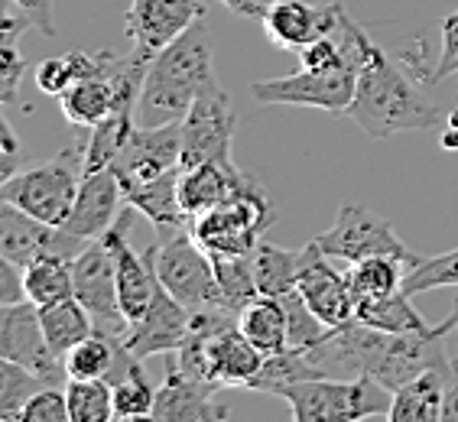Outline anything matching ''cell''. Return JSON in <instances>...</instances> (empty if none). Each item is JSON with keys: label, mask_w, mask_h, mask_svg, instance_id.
Here are the masks:
<instances>
[{"label": "cell", "mask_w": 458, "mask_h": 422, "mask_svg": "<svg viewBox=\"0 0 458 422\" xmlns=\"http://www.w3.org/2000/svg\"><path fill=\"white\" fill-rule=\"evenodd\" d=\"M280 302H283V308H286V318H290V348L306 351V348H312L316 342H322V334L328 332V325L306 306L300 286L290 290L286 296H280Z\"/></svg>", "instance_id": "39"}, {"label": "cell", "mask_w": 458, "mask_h": 422, "mask_svg": "<svg viewBox=\"0 0 458 422\" xmlns=\"http://www.w3.org/2000/svg\"><path fill=\"white\" fill-rule=\"evenodd\" d=\"M302 257H306V247L302 250H283V247L260 241V247L254 250V273H257V290H260V296L280 300L290 290H296Z\"/></svg>", "instance_id": "29"}, {"label": "cell", "mask_w": 458, "mask_h": 422, "mask_svg": "<svg viewBox=\"0 0 458 422\" xmlns=\"http://www.w3.org/2000/svg\"><path fill=\"white\" fill-rule=\"evenodd\" d=\"M192 328V308H185L173 292L159 283L157 296H153L150 308L143 312V318L131 322L123 342L140 361L153 358V354H176L189 338Z\"/></svg>", "instance_id": "17"}, {"label": "cell", "mask_w": 458, "mask_h": 422, "mask_svg": "<svg viewBox=\"0 0 458 422\" xmlns=\"http://www.w3.org/2000/svg\"><path fill=\"white\" fill-rule=\"evenodd\" d=\"M43 387H53V384H46L43 377H36L33 370L0 358V419L17 422L20 409L27 406V400L33 393H39Z\"/></svg>", "instance_id": "36"}, {"label": "cell", "mask_w": 458, "mask_h": 422, "mask_svg": "<svg viewBox=\"0 0 458 422\" xmlns=\"http://www.w3.org/2000/svg\"><path fill=\"white\" fill-rule=\"evenodd\" d=\"M449 75H458V10H452L442 20V53L436 59V69L426 75V85L449 79Z\"/></svg>", "instance_id": "41"}, {"label": "cell", "mask_w": 458, "mask_h": 422, "mask_svg": "<svg viewBox=\"0 0 458 422\" xmlns=\"http://www.w3.org/2000/svg\"><path fill=\"white\" fill-rule=\"evenodd\" d=\"M133 127H137V114H127V111H114L101 123H95L91 137L85 140V173L111 169V163L123 150V143L133 133Z\"/></svg>", "instance_id": "33"}, {"label": "cell", "mask_w": 458, "mask_h": 422, "mask_svg": "<svg viewBox=\"0 0 458 422\" xmlns=\"http://www.w3.org/2000/svg\"><path fill=\"white\" fill-rule=\"evenodd\" d=\"M0 358L33 370L36 377H43L53 387L69 380L65 358H59L49 348L43 332V318H39V306L30 300L13 302V306H0Z\"/></svg>", "instance_id": "10"}, {"label": "cell", "mask_w": 458, "mask_h": 422, "mask_svg": "<svg viewBox=\"0 0 458 422\" xmlns=\"http://www.w3.org/2000/svg\"><path fill=\"white\" fill-rule=\"evenodd\" d=\"M17 422H72L65 387H43L39 393H33L20 409Z\"/></svg>", "instance_id": "40"}, {"label": "cell", "mask_w": 458, "mask_h": 422, "mask_svg": "<svg viewBox=\"0 0 458 422\" xmlns=\"http://www.w3.org/2000/svg\"><path fill=\"white\" fill-rule=\"evenodd\" d=\"M10 4L30 20L33 30H39L43 36H55V17H53L55 0H10Z\"/></svg>", "instance_id": "43"}, {"label": "cell", "mask_w": 458, "mask_h": 422, "mask_svg": "<svg viewBox=\"0 0 458 422\" xmlns=\"http://www.w3.org/2000/svg\"><path fill=\"white\" fill-rule=\"evenodd\" d=\"M445 127H458V111H449V117H445Z\"/></svg>", "instance_id": "48"}, {"label": "cell", "mask_w": 458, "mask_h": 422, "mask_svg": "<svg viewBox=\"0 0 458 422\" xmlns=\"http://www.w3.org/2000/svg\"><path fill=\"white\" fill-rule=\"evenodd\" d=\"M215 273H218L221 308H228L234 316H241L260 296V290H257V273H254V254L215 257Z\"/></svg>", "instance_id": "32"}, {"label": "cell", "mask_w": 458, "mask_h": 422, "mask_svg": "<svg viewBox=\"0 0 458 422\" xmlns=\"http://www.w3.org/2000/svg\"><path fill=\"white\" fill-rule=\"evenodd\" d=\"M442 422H458V370L449 367L445 374V403H442Z\"/></svg>", "instance_id": "44"}, {"label": "cell", "mask_w": 458, "mask_h": 422, "mask_svg": "<svg viewBox=\"0 0 458 422\" xmlns=\"http://www.w3.org/2000/svg\"><path fill=\"white\" fill-rule=\"evenodd\" d=\"M179 166H182V121L159 123V127L137 123L127 143H123V150L111 163L123 189L166 176Z\"/></svg>", "instance_id": "13"}, {"label": "cell", "mask_w": 458, "mask_h": 422, "mask_svg": "<svg viewBox=\"0 0 458 422\" xmlns=\"http://www.w3.org/2000/svg\"><path fill=\"white\" fill-rule=\"evenodd\" d=\"M27 27H30V20L7 0L4 23H0V30H4V33H0V95H4V105H13V101H17L20 79L27 75V59L20 53V33Z\"/></svg>", "instance_id": "31"}, {"label": "cell", "mask_w": 458, "mask_h": 422, "mask_svg": "<svg viewBox=\"0 0 458 422\" xmlns=\"http://www.w3.org/2000/svg\"><path fill=\"white\" fill-rule=\"evenodd\" d=\"M166 358V377L163 387L157 390V406H153V419L157 422H218L228 419L231 409L218 403V387L192 377L179 367L176 354H163Z\"/></svg>", "instance_id": "16"}, {"label": "cell", "mask_w": 458, "mask_h": 422, "mask_svg": "<svg viewBox=\"0 0 458 422\" xmlns=\"http://www.w3.org/2000/svg\"><path fill=\"white\" fill-rule=\"evenodd\" d=\"M75 273V300L89 308L95 328L111 334H127L131 322L123 318L121 300H117V266L114 254L105 241L98 238L72 260Z\"/></svg>", "instance_id": "12"}, {"label": "cell", "mask_w": 458, "mask_h": 422, "mask_svg": "<svg viewBox=\"0 0 458 422\" xmlns=\"http://www.w3.org/2000/svg\"><path fill=\"white\" fill-rule=\"evenodd\" d=\"M212 81H218V75H215V43L205 17L192 30H185L176 43L159 49L157 59L150 62L140 101H137V123L159 127V123L182 121L192 101Z\"/></svg>", "instance_id": "2"}, {"label": "cell", "mask_w": 458, "mask_h": 422, "mask_svg": "<svg viewBox=\"0 0 458 422\" xmlns=\"http://www.w3.org/2000/svg\"><path fill=\"white\" fill-rule=\"evenodd\" d=\"M153 406H157V390L143 374V361L114 384V419H153Z\"/></svg>", "instance_id": "37"}, {"label": "cell", "mask_w": 458, "mask_h": 422, "mask_svg": "<svg viewBox=\"0 0 458 422\" xmlns=\"http://www.w3.org/2000/svg\"><path fill=\"white\" fill-rule=\"evenodd\" d=\"M121 202H123V185L114 176V169L85 173L79 198L72 205V215L55 231V254L75 260L91 241L105 238V231L114 224L117 215L123 211Z\"/></svg>", "instance_id": "9"}, {"label": "cell", "mask_w": 458, "mask_h": 422, "mask_svg": "<svg viewBox=\"0 0 458 422\" xmlns=\"http://www.w3.org/2000/svg\"><path fill=\"white\" fill-rule=\"evenodd\" d=\"M458 290V247L455 250H445V254L436 257H423L416 266H410L403 280V290L410 296L416 292H432V290Z\"/></svg>", "instance_id": "38"}, {"label": "cell", "mask_w": 458, "mask_h": 422, "mask_svg": "<svg viewBox=\"0 0 458 422\" xmlns=\"http://www.w3.org/2000/svg\"><path fill=\"white\" fill-rule=\"evenodd\" d=\"M358 65H342L332 72L300 69L283 79H264L250 85V97L257 105H296L316 107L332 117H344L352 111L358 91Z\"/></svg>", "instance_id": "8"}, {"label": "cell", "mask_w": 458, "mask_h": 422, "mask_svg": "<svg viewBox=\"0 0 458 422\" xmlns=\"http://www.w3.org/2000/svg\"><path fill=\"white\" fill-rule=\"evenodd\" d=\"M85 179V147H65L53 159L23 166L0 185V202L23 208L33 218L62 228L72 215Z\"/></svg>", "instance_id": "4"}, {"label": "cell", "mask_w": 458, "mask_h": 422, "mask_svg": "<svg viewBox=\"0 0 458 422\" xmlns=\"http://www.w3.org/2000/svg\"><path fill=\"white\" fill-rule=\"evenodd\" d=\"M312 241L335 264H361L368 257H400V260H410L416 266L423 260L400 241V234L384 215L358 202L342 205L335 224L322 231V234H316Z\"/></svg>", "instance_id": "7"}, {"label": "cell", "mask_w": 458, "mask_h": 422, "mask_svg": "<svg viewBox=\"0 0 458 422\" xmlns=\"http://www.w3.org/2000/svg\"><path fill=\"white\" fill-rule=\"evenodd\" d=\"M72 422L114 419V384L111 380H65Z\"/></svg>", "instance_id": "35"}, {"label": "cell", "mask_w": 458, "mask_h": 422, "mask_svg": "<svg viewBox=\"0 0 458 422\" xmlns=\"http://www.w3.org/2000/svg\"><path fill=\"white\" fill-rule=\"evenodd\" d=\"M445 374L449 367H429L420 377L394 393L390 403V422H442V403H445Z\"/></svg>", "instance_id": "23"}, {"label": "cell", "mask_w": 458, "mask_h": 422, "mask_svg": "<svg viewBox=\"0 0 458 422\" xmlns=\"http://www.w3.org/2000/svg\"><path fill=\"white\" fill-rule=\"evenodd\" d=\"M153 250V266H157L159 283L166 286L185 308L205 312V308H221L218 273H215V257L192 238L189 228L163 231Z\"/></svg>", "instance_id": "6"}, {"label": "cell", "mask_w": 458, "mask_h": 422, "mask_svg": "<svg viewBox=\"0 0 458 422\" xmlns=\"http://www.w3.org/2000/svg\"><path fill=\"white\" fill-rule=\"evenodd\" d=\"M117 55L114 53H65L55 59H46L36 69V89L43 95L59 97L62 91H69L75 81L95 79V75H107L114 69Z\"/></svg>", "instance_id": "25"}, {"label": "cell", "mask_w": 458, "mask_h": 422, "mask_svg": "<svg viewBox=\"0 0 458 422\" xmlns=\"http://www.w3.org/2000/svg\"><path fill=\"white\" fill-rule=\"evenodd\" d=\"M179 176H182V166L166 173V176L150 179V182L123 189V202L133 205L140 215H147L159 234H163V231H176V228H189V224H192V218L185 215L182 202H179Z\"/></svg>", "instance_id": "22"}, {"label": "cell", "mask_w": 458, "mask_h": 422, "mask_svg": "<svg viewBox=\"0 0 458 422\" xmlns=\"http://www.w3.org/2000/svg\"><path fill=\"white\" fill-rule=\"evenodd\" d=\"M410 266L413 264L400 260V257H368L361 264H352L348 266V286L354 292V302L380 300V296L403 290Z\"/></svg>", "instance_id": "30"}, {"label": "cell", "mask_w": 458, "mask_h": 422, "mask_svg": "<svg viewBox=\"0 0 458 422\" xmlns=\"http://www.w3.org/2000/svg\"><path fill=\"white\" fill-rule=\"evenodd\" d=\"M27 300V283H23V266L13 260L0 257V306H13V302Z\"/></svg>", "instance_id": "42"}, {"label": "cell", "mask_w": 458, "mask_h": 422, "mask_svg": "<svg viewBox=\"0 0 458 422\" xmlns=\"http://www.w3.org/2000/svg\"><path fill=\"white\" fill-rule=\"evenodd\" d=\"M439 147H442V150H452V153H458V127H445V131H442V137H439Z\"/></svg>", "instance_id": "47"}, {"label": "cell", "mask_w": 458, "mask_h": 422, "mask_svg": "<svg viewBox=\"0 0 458 422\" xmlns=\"http://www.w3.org/2000/svg\"><path fill=\"white\" fill-rule=\"evenodd\" d=\"M274 221L276 215L267 198V189L241 173L228 198L192 218L189 231L212 257H247L260 247Z\"/></svg>", "instance_id": "3"}, {"label": "cell", "mask_w": 458, "mask_h": 422, "mask_svg": "<svg viewBox=\"0 0 458 422\" xmlns=\"http://www.w3.org/2000/svg\"><path fill=\"white\" fill-rule=\"evenodd\" d=\"M312 377H326V374L309 361L306 351H300V348H286L283 354L267 358L264 367H260V374H257L254 384H250V390L280 396L290 384H300V380H312Z\"/></svg>", "instance_id": "34"}, {"label": "cell", "mask_w": 458, "mask_h": 422, "mask_svg": "<svg viewBox=\"0 0 458 422\" xmlns=\"http://www.w3.org/2000/svg\"><path fill=\"white\" fill-rule=\"evenodd\" d=\"M280 400L290 403L296 422H354L387 416L394 393L374 377H312L290 384Z\"/></svg>", "instance_id": "5"}, {"label": "cell", "mask_w": 458, "mask_h": 422, "mask_svg": "<svg viewBox=\"0 0 458 422\" xmlns=\"http://www.w3.org/2000/svg\"><path fill=\"white\" fill-rule=\"evenodd\" d=\"M335 260L318 250L316 241L306 244V257H302L300 270V292L306 306L316 312L328 328L344 325L354 318V292L348 286V273H338V266H332Z\"/></svg>", "instance_id": "18"}, {"label": "cell", "mask_w": 458, "mask_h": 422, "mask_svg": "<svg viewBox=\"0 0 458 422\" xmlns=\"http://www.w3.org/2000/svg\"><path fill=\"white\" fill-rule=\"evenodd\" d=\"M344 4H309V0H270L264 4L260 27L264 36L283 53H300L322 36L335 33L344 20Z\"/></svg>", "instance_id": "14"}, {"label": "cell", "mask_w": 458, "mask_h": 422, "mask_svg": "<svg viewBox=\"0 0 458 422\" xmlns=\"http://www.w3.org/2000/svg\"><path fill=\"white\" fill-rule=\"evenodd\" d=\"M241 169L234 163H195V166H182L179 176V202H182L189 218H199L208 208L221 205L231 195L234 182H238Z\"/></svg>", "instance_id": "20"}, {"label": "cell", "mask_w": 458, "mask_h": 422, "mask_svg": "<svg viewBox=\"0 0 458 422\" xmlns=\"http://www.w3.org/2000/svg\"><path fill=\"white\" fill-rule=\"evenodd\" d=\"M234 131H238V114L231 107L228 91L221 89V81H212L182 117V166L208 159L231 163Z\"/></svg>", "instance_id": "11"}, {"label": "cell", "mask_w": 458, "mask_h": 422, "mask_svg": "<svg viewBox=\"0 0 458 422\" xmlns=\"http://www.w3.org/2000/svg\"><path fill=\"white\" fill-rule=\"evenodd\" d=\"M354 318L364 325L377 328V332L390 334H406V332H432L436 325H429L413 306V296L406 290L380 296V300H361L354 302Z\"/></svg>", "instance_id": "26"}, {"label": "cell", "mask_w": 458, "mask_h": 422, "mask_svg": "<svg viewBox=\"0 0 458 422\" xmlns=\"http://www.w3.org/2000/svg\"><path fill=\"white\" fill-rule=\"evenodd\" d=\"M231 13H238V17H247V20H260L264 7H260V0H218Z\"/></svg>", "instance_id": "45"}, {"label": "cell", "mask_w": 458, "mask_h": 422, "mask_svg": "<svg viewBox=\"0 0 458 422\" xmlns=\"http://www.w3.org/2000/svg\"><path fill=\"white\" fill-rule=\"evenodd\" d=\"M121 59V55H117ZM117 65V62H114ZM59 107L65 121L75 123V127H95L101 123L107 114H114V111H127L121 105V95H117V85H114V69L107 72V75H95V79H85V81H75L69 91H62L59 95ZM133 114V111H127Z\"/></svg>", "instance_id": "21"}, {"label": "cell", "mask_w": 458, "mask_h": 422, "mask_svg": "<svg viewBox=\"0 0 458 422\" xmlns=\"http://www.w3.org/2000/svg\"><path fill=\"white\" fill-rule=\"evenodd\" d=\"M238 328L264 358H274L290 348V318L283 302L274 296H257L238 316Z\"/></svg>", "instance_id": "24"}, {"label": "cell", "mask_w": 458, "mask_h": 422, "mask_svg": "<svg viewBox=\"0 0 458 422\" xmlns=\"http://www.w3.org/2000/svg\"><path fill=\"white\" fill-rule=\"evenodd\" d=\"M23 283H27V300L36 306H53L75 296V273H72V257L43 254L33 264L23 266Z\"/></svg>", "instance_id": "28"}, {"label": "cell", "mask_w": 458, "mask_h": 422, "mask_svg": "<svg viewBox=\"0 0 458 422\" xmlns=\"http://www.w3.org/2000/svg\"><path fill=\"white\" fill-rule=\"evenodd\" d=\"M39 318H43L46 342L59 358H65L75 344H81L89 334H95V318L75 296L53 302V306H39Z\"/></svg>", "instance_id": "27"}, {"label": "cell", "mask_w": 458, "mask_h": 422, "mask_svg": "<svg viewBox=\"0 0 458 422\" xmlns=\"http://www.w3.org/2000/svg\"><path fill=\"white\" fill-rule=\"evenodd\" d=\"M452 312H455V316H458V300H455V306H452Z\"/></svg>", "instance_id": "49"}, {"label": "cell", "mask_w": 458, "mask_h": 422, "mask_svg": "<svg viewBox=\"0 0 458 422\" xmlns=\"http://www.w3.org/2000/svg\"><path fill=\"white\" fill-rule=\"evenodd\" d=\"M55 231L59 228L33 218L17 205L0 202V257L17 266L33 264L43 254H55Z\"/></svg>", "instance_id": "19"}, {"label": "cell", "mask_w": 458, "mask_h": 422, "mask_svg": "<svg viewBox=\"0 0 458 422\" xmlns=\"http://www.w3.org/2000/svg\"><path fill=\"white\" fill-rule=\"evenodd\" d=\"M449 332H445V354H449V367L458 370V316L449 312Z\"/></svg>", "instance_id": "46"}, {"label": "cell", "mask_w": 458, "mask_h": 422, "mask_svg": "<svg viewBox=\"0 0 458 422\" xmlns=\"http://www.w3.org/2000/svg\"><path fill=\"white\" fill-rule=\"evenodd\" d=\"M348 117H354V123L368 137L387 140L394 133L445 127L449 114H442V107L420 91V85L406 75L403 65L374 43L368 62L358 72V91H354Z\"/></svg>", "instance_id": "1"}, {"label": "cell", "mask_w": 458, "mask_h": 422, "mask_svg": "<svg viewBox=\"0 0 458 422\" xmlns=\"http://www.w3.org/2000/svg\"><path fill=\"white\" fill-rule=\"evenodd\" d=\"M205 17H208L205 0H131L123 13V30L137 49L157 55Z\"/></svg>", "instance_id": "15"}]
</instances>
